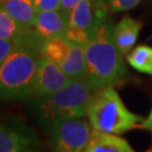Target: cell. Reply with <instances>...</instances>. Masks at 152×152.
<instances>
[{"label": "cell", "instance_id": "obj_9", "mask_svg": "<svg viewBox=\"0 0 152 152\" xmlns=\"http://www.w3.org/2000/svg\"><path fill=\"white\" fill-rule=\"evenodd\" d=\"M83 152H135L129 142L117 134L92 130Z\"/></svg>", "mask_w": 152, "mask_h": 152}, {"label": "cell", "instance_id": "obj_14", "mask_svg": "<svg viewBox=\"0 0 152 152\" xmlns=\"http://www.w3.org/2000/svg\"><path fill=\"white\" fill-rule=\"evenodd\" d=\"M127 62L135 70L152 76V48L139 45L127 54Z\"/></svg>", "mask_w": 152, "mask_h": 152}, {"label": "cell", "instance_id": "obj_19", "mask_svg": "<svg viewBox=\"0 0 152 152\" xmlns=\"http://www.w3.org/2000/svg\"><path fill=\"white\" fill-rule=\"evenodd\" d=\"M142 126H143V127H145L147 130L151 131V132H152V109H151V113H150V115L148 116V118H145V120L143 121Z\"/></svg>", "mask_w": 152, "mask_h": 152}, {"label": "cell", "instance_id": "obj_6", "mask_svg": "<svg viewBox=\"0 0 152 152\" xmlns=\"http://www.w3.org/2000/svg\"><path fill=\"white\" fill-rule=\"evenodd\" d=\"M41 147L37 134L24 121L0 122V152H41Z\"/></svg>", "mask_w": 152, "mask_h": 152}, {"label": "cell", "instance_id": "obj_16", "mask_svg": "<svg viewBox=\"0 0 152 152\" xmlns=\"http://www.w3.org/2000/svg\"><path fill=\"white\" fill-rule=\"evenodd\" d=\"M37 11H51L61 9L62 0H33Z\"/></svg>", "mask_w": 152, "mask_h": 152}, {"label": "cell", "instance_id": "obj_17", "mask_svg": "<svg viewBox=\"0 0 152 152\" xmlns=\"http://www.w3.org/2000/svg\"><path fill=\"white\" fill-rule=\"evenodd\" d=\"M17 45L18 44L14 41H8V39L0 38V63L16 49Z\"/></svg>", "mask_w": 152, "mask_h": 152}, {"label": "cell", "instance_id": "obj_7", "mask_svg": "<svg viewBox=\"0 0 152 152\" xmlns=\"http://www.w3.org/2000/svg\"><path fill=\"white\" fill-rule=\"evenodd\" d=\"M70 80L58 63L41 55L31 98L50 96L66 86Z\"/></svg>", "mask_w": 152, "mask_h": 152}, {"label": "cell", "instance_id": "obj_18", "mask_svg": "<svg viewBox=\"0 0 152 152\" xmlns=\"http://www.w3.org/2000/svg\"><path fill=\"white\" fill-rule=\"evenodd\" d=\"M81 0H62L61 1V10L68 15Z\"/></svg>", "mask_w": 152, "mask_h": 152}, {"label": "cell", "instance_id": "obj_20", "mask_svg": "<svg viewBox=\"0 0 152 152\" xmlns=\"http://www.w3.org/2000/svg\"><path fill=\"white\" fill-rule=\"evenodd\" d=\"M99 1H102V2H109V0H99Z\"/></svg>", "mask_w": 152, "mask_h": 152}, {"label": "cell", "instance_id": "obj_1", "mask_svg": "<svg viewBox=\"0 0 152 152\" xmlns=\"http://www.w3.org/2000/svg\"><path fill=\"white\" fill-rule=\"evenodd\" d=\"M86 59V79L92 89L113 86L125 75L123 54L114 41V27L104 20L92 37L83 45Z\"/></svg>", "mask_w": 152, "mask_h": 152}, {"label": "cell", "instance_id": "obj_3", "mask_svg": "<svg viewBox=\"0 0 152 152\" xmlns=\"http://www.w3.org/2000/svg\"><path fill=\"white\" fill-rule=\"evenodd\" d=\"M41 55L34 44L17 45L0 63V97L5 100L31 98Z\"/></svg>", "mask_w": 152, "mask_h": 152}, {"label": "cell", "instance_id": "obj_13", "mask_svg": "<svg viewBox=\"0 0 152 152\" xmlns=\"http://www.w3.org/2000/svg\"><path fill=\"white\" fill-rule=\"evenodd\" d=\"M29 28H24L0 6V38L14 41L17 44L24 42Z\"/></svg>", "mask_w": 152, "mask_h": 152}, {"label": "cell", "instance_id": "obj_10", "mask_svg": "<svg viewBox=\"0 0 152 152\" xmlns=\"http://www.w3.org/2000/svg\"><path fill=\"white\" fill-rule=\"evenodd\" d=\"M141 27V23L130 16H125L114 27L115 44L123 55L129 54L135 45Z\"/></svg>", "mask_w": 152, "mask_h": 152}, {"label": "cell", "instance_id": "obj_12", "mask_svg": "<svg viewBox=\"0 0 152 152\" xmlns=\"http://www.w3.org/2000/svg\"><path fill=\"white\" fill-rule=\"evenodd\" d=\"M60 68L71 80L86 79V59L83 46L71 43L70 50L60 64Z\"/></svg>", "mask_w": 152, "mask_h": 152}, {"label": "cell", "instance_id": "obj_15", "mask_svg": "<svg viewBox=\"0 0 152 152\" xmlns=\"http://www.w3.org/2000/svg\"><path fill=\"white\" fill-rule=\"evenodd\" d=\"M141 0H109V10L112 12H121L133 9Z\"/></svg>", "mask_w": 152, "mask_h": 152}, {"label": "cell", "instance_id": "obj_8", "mask_svg": "<svg viewBox=\"0 0 152 152\" xmlns=\"http://www.w3.org/2000/svg\"><path fill=\"white\" fill-rule=\"evenodd\" d=\"M68 28V15L62 10L37 11L32 31L42 45L54 37H64Z\"/></svg>", "mask_w": 152, "mask_h": 152}, {"label": "cell", "instance_id": "obj_11", "mask_svg": "<svg viewBox=\"0 0 152 152\" xmlns=\"http://www.w3.org/2000/svg\"><path fill=\"white\" fill-rule=\"evenodd\" d=\"M0 6L24 28L34 25L37 10L33 0H0Z\"/></svg>", "mask_w": 152, "mask_h": 152}, {"label": "cell", "instance_id": "obj_2", "mask_svg": "<svg viewBox=\"0 0 152 152\" xmlns=\"http://www.w3.org/2000/svg\"><path fill=\"white\" fill-rule=\"evenodd\" d=\"M94 91L87 79L70 80L66 86L50 96L33 98L31 110L38 123L48 129L54 121L87 116L88 104Z\"/></svg>", "mask_w": 152, "mask_h": 152}, {"label": "cell", "instance_id": "obj_5", "mask_svg": "<svg viewBox=\"0 0 152 152\" xmlns=\"http://www.w3.org/2000/svg\"><path fill=\"white\" fill-rule=\"evenodd\" d=\"M53 152H83L91 134V125L85 117L54 121L48 126Z\"/></svg>", "mask_w": 152, "mask_h": 152}, {"label": "cell", "instance_id": "obj_4", "mask_svg": "<svg viewBox=\"0 0 152 152\" xmlns=\"http://www.w3.org/2000/svg\"><path fill=\"white\" fill-rule=\"evenodd\" d=\"M87 117L92 130L117 135L143 123L141 116L126 108L112 86L94 91L88 104Z\"/></svg>", "mask_w": 152, "mask_h": 152}]
</instances>
